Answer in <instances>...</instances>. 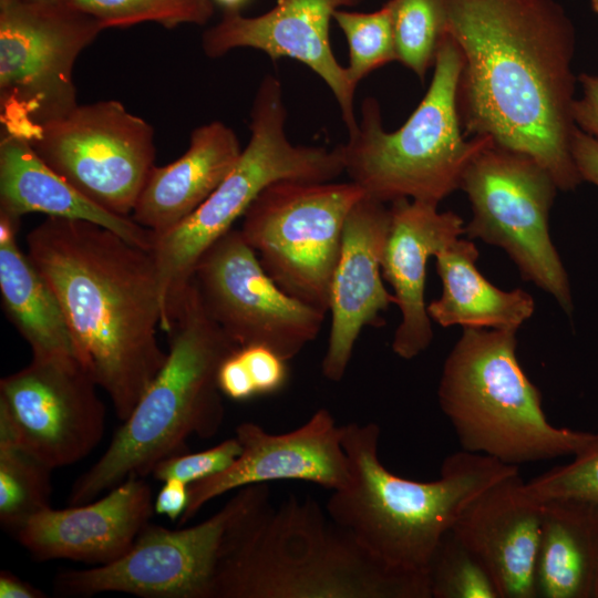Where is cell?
<instances>
[{
  "mask_svg": "<svg viewBox=\"0 0 598 598\" xmlns=\"http://www.w3.org/2000/svg\"><path fill=\"white\" fill-rule=\"evenodd\" d=\"M462 56L457 110L465 136L489 137L544 166L559 190L582 181L576 125V30L555 0H442Z\"/></svg>",
  "mask_w": 598,
  "mask_h": 598,
  "instance_id": "6da1fadb",
  "label": "cell"
},
{
  "mask_svg": "<svg viewBox=\"0 0 598 598\" xmlns=\"http://www.w3.org/2000/svg\"><path fill=\"white\" fill-rule=\"evenodd\" d=\"M28 256L56 296L75 355L123 422L163 367L154 257L116 233L48 217L27 236Z\"/></svg>",
  "mask_w": 598,
  "mask_h": 598,
  "instance_id": "7a4b0ae2",
  "label": "cell"
},
{
  "mask_svg": "<svg viewBox=\"0 0 598 598\" xmlns=\"http://www.w3.org/2000/svg\"><path fill=\"white\" fill-rule=\"evenodd\" d=\"M380 435L373 422L342 425L352 477L347 487L332 492L326 511L379 563L426 575L437 545L465 508L495 483L517 474L518 466L462 450L444 460L437 480L417 482L383 465Z\"/></svg>",
  "mask_w": 598,
  "mask_h": 598,
  "instance_id": "3957f363",
  "label": "cell"
},
{
  "mask_svg": "<svg viewBox=\"0 0 598 598\" xmlns=\"http://www.w3.org/2000/svg\"><path fill=\"white\" fill-rule=\"evenodd\" d=\"M213 598H431L425 574L371 557L310 498L270 501L224 561Z\"/></svg>",
  "mask_w": 598,
  "mask_h": 598,
  "instance_id": "277c9868",
  "label": "cell"
},
{
  "mask_svg": "<svg viewBox=\"0 0 598 598\" xmlns=\"http://www.w3.org/2000/svg\"><path fill=\"white\" fill-rule=\"evenodd\" d=\"M165 362L101 457L73 484L70 505L91 502L163 460L184 453L193 435L213 437L224 421L217 375L238 347L206 311L192 280L167 332Z\"/></svg>",
  "mask_w": 598,
  "mask_h": 598,
  "instance_id": "5b68a950",
  "label": "cell"
},
{
  "mask_svg": "<svg viewBox=\"0 0 598 598\" xmlns=\"http://www.w3.org/2000/svg\"><path fill=\"white\" fill-rule=\"evenodd\" d=\"M516 347L515 330L463 328L445 359L437 399L462 450L516 466L578 454L596 433L549 423Z\"/></svg>",
  "mask_w": 598,
  "mask_h": 598,
  "instance_id": "8992f818",
  "label": "cell"
},
{
  "mask_svg": "<svg viewBox=\"0 0 598 598\" xmlns=\"http://www.w3.org/2000/svg\"><path fill=\"white\" fill-rule=\"evenodd\" d=\"M461 66L460 51L445 32L424 97L394 132L384 130L379 102L363 100L357 130L338 147L344 173L367 196L385 204L408 198L439 205L460 187L468 162L489 140L462 135Z\"/></svg>",
  "mask_w": 598,
  "mask_h": 598,
  "instance_id": "52a82bcc",
  "label": "cell"
},
{
  "mask_svg": "<svg viewBox=\"0 0 598 598\" xmlns=\"http://www.w3.org/2000/svg\"><path fill=\"white\" fill-rule=\"evenodd\" d=\"M282 86L266 75L250 111V137L226 178L186 219L155 238L154 257L162 307L161 328L168 332L177 307L203 254L269 185L285 179L331 182L344 173L339 147L292 144L285 131Z\"/></svg>",
  "mask_w": 598,
  "mask_h": 598,
  "instance_id": "ba28073f",
  "label": "cell"
},
{
  "mask_svg": "<svg viewBox=\"0 0 598 598\" xmlns=\"http://www.w3.org/2000/svg\"><path fill=\"white\" fill-rule=\"evenodd\" d=\"M270 501L266 484L237 489L204 522L168 529L147 524L133 547L107 565L56 575L58 597L122 592L143 598H213L218 573L247 523Z\"/></svg>",
  "mask_w": 598,
  "mask_h": 598,
  "instance_id": "9c48e42d",
  "label": "cell"
},
{
  "mask_svg": "<svg viewBox=\"0 0 598 598\" xmlns=\"http://www.w3.org/2000/svg\"><path fill=\"white\" fill-rule=\"evenodd\" d=\"M102 30L69 3L0 0L1 134L30 142L79 105L73 69Z\"/></svg>",
  "mask_w": 598,
  "mask_h": 598,
  "instance_id": "30bf717a",
  "label": "cell"
},
{
  "mask_svg": "<svg viewBox=\"0 0 598 598\" xmlns=\"http://www.w3.org/2000/svg\"><path fill=\"white\" fill-rule=\"evenodd\" d=\"M458 188L472 208L464 235L502 248L525 280L571 315L569 279L549 234L558 190L550 173L533 157L489 138L468 162Z\"/></svg>",
  "mask_w": 598,
  "mask_h": 598,
  "instance_id": "8fae6325",
  "label": "cell"
},
{
  "mask_svg": "<svg viewBox=\"0 0 598 598\" xmlns=\"http://www.w3.org/2000/svg\"><path fill=\"white\" fill-rule=\"evenodd\" d=\"M364 195L351 181H279L252 202L240 231L286 292L328 313L344 224Z\"/></svg>",
  "mask_w": 598,
  "mask_h": 598,
  "instance_id": "7c38bea8",
  "label": "cell"
},
{
  "mask_svg": "<svg viewBox=\"0 0 598 598\" xmlns=\"http://www.w3.org/2000/svg\"><path fill=\"white\" fill-rule=\"evenodd\" d=\"M30 144L84 196L125 217L155 165L153 127L114 100L78 105L43 125Z\"/></svg>",
  "mask_w": 598,
  "mask_h": 598,
  "instance_id": "4fadbf2b",
  "label": "cell"
},
{
  "mask_svg": "<svg viewBox=\"0 0 598 598\" xmlns=\"http://www.w3.org/2000/svg\"><path fill=\"white\" fill-rule=\"evenodd\" d=\"M193 282L212 319L239 348L265 346L286 361L319 334L327 312L286 292L231 228L199 258Z\"/></svg>",
  "mask_w": 598,
  "mask_h": 598,
  "instance_id": "5bb4252c",
  "label": "cell"
},
{
  "mask_svg": "<svg viewBox=\"0 0 598 598\" xmlns=\"http://www.w3.org/2000/svg\"><path fill=\"white\" fill-rule=\"evenodd\" d=\"M99 385L75 357H32L0 380V436L50 468L86 457L105 431Z\"/></svg>",
  "mask_w": 598,
  "mask_h": 598,
  "instance_id": "9a60e30c",
  "label": "cell"
},
{
  "mask_svg": "<svg viewBox=\"0 0 598 598\" xmlns=\"http://www.w3.org/2000/svg\"><path fill=\"white\" fill-rule=\"evenodd\" d=\"M235 436L241 446L239 456L225 471L189 485L181 525L193 519L214 498L248 485L295 480L333 492L347 487L351 481L342 425L324 408L286 433H269L256 423L244 422L236 427Z\"/></svg>",
  "mask_w": 598,
  "mask_h": 598,
  "instance_id": "2e32d148",
  "label": "cell"
},
{
  "mask_svg": "<svg viewBox=\"0 0 598 598\" xmlns=\"http://www.w3.org/2000/svg\"><path fill=\"white\" fill-rule=\"evenodd\" d=\"M360 1L278 0L271 10L256 17L225 10L220 21L204 32L202 48L212 59L234 49L252 48L272 60L290 58L303 63L331 90L350 134L358 127L355 86L331 50L329 24L337 10Z\"/></svg>",
  "mask_w": 598,
  "mask_h": 598,
  "instance_id": "e0dca14e",
  "label": "cell"
},
{
  "mask_svg": "<svg viewBox=\"0 0 598 598\" xmlns=\"http://www.w3.org/2000/svg\"><path fill=\"white\" fill-rule=\"evenodd\" d=\"M390 221V207L367 195L347 217L330 283L331 323L321 364L329 381L339 382L344 377L363 328L380 327L381 313L395 305L382 276Z\"/></svg>",
  "mask_w": 598,
  "mask_h": 598,
  "instance_id": "ac0fdd59",
  "label": "cell"
},
{
  "mask_svg": "<svg viewBox=\"0 0 598 598\" xmlns=\"http://www.w3.org/2000/svg\"><path fill=\"white\" fill-rule=\"evenodd\" d=\"M154 512L151 486L132 476L94 501L35 514L16 534L37 560L69 559L93 566L122 558Z\"/></svg>",
  "mask_w": 598,
  "mask_h": 598,
  "instance_id": "d6986e66",
  "label": "cell"
},
{
  "mask_svg": "<svg viewBox=\"0 0 598 598\" xmlns=\"http://www.w3.org/2000/svg\"><path fill=\"white\" fill-rule=\"evenodd\" d=\"M542 519L543 503L517 473L478 495L452 530L482 563L499 598H535Z\"/></svg>",
  "mask_w": 598,
  "mask_h": 598,
  "instance_id": "ffe728a7",
  "label": "cell"
},
{
  "mask_svg": "<svg viewBox=\"0 0 598 598\" xmlns=\"http://www.w3.org/2000/svg\"><path fill=\"white\" fill-rule=\"evenodd\" d=\"M439 205L402 198L391 203L390 229L382 260V276L393 289L401 321L393 352L411 360L432 342V320L425 305L426 266L431 257L465 233L464 220Z\"/></svg>",
  "mask_w": 598,
  "mask_h": 598,
  "instance_id": "44dd1931",
  "label": "cell"
},
{
  "mask_svg": "<svg viewBox=\"0 0 598 598\" xmlns=\"http://www.w3.org/2000/svg\"><path fill=\"white\" fill-rule=\"evenodd\" d=\"M235 132L220 121L196 127L176 161L154 165L140 194L133 220L155 238L193 214L230 173L241 154Z\"/></svg>",
  "mask_w": 598,
  "mask_h": 598,
  "instance_id": "7402d4cb",
  "label": "cell"
},
{
  "mask_svg": "<svg viewBox=\"0 0 598 598\" xmlns=\"http://www.w3.org/2000/svg\"><path fill=\"white\" fill-rule=\"evenodd\" d=\"M0 212L21 218L29 213L83 220L105 227L152 251L155 235L132 217L113 214L84 196L37 154L23 137L1 134Z\"/></svg>",
  "mask_w": 598,
  "mask_h": 598,
  "instance_id": "603a6c76",
  "label": "cell"
},
{
  "mask_svg": "<svg viewBox=\"0 0 598 598\" xmlns=\"http://www.w3.org/2000/svg\"><path fill=\"white\" fill-rule=\"evenodd\" d=\"M535 591L540 598H598L597 505L543 503Z\"/></svg>",
  "mask_w": 598,
  "mask_h": 598,
  "instance_id": "cb8c5ba5",
  "label": "cell"
},
{
  "mask_svg": "<svg viewBox=\"0 0 598 598\" xmlns=\"http://www.w3.org/2000/svg\"><path fill=\"white\" fill-rule=\"evenodd\" d=\"M477 258L475 244L461 237L435 255L442 293L426 307L431 320L441 327L517 331L535 311L533 297L492 285L477 269Z\"/></svg>",
  "mask_w": 598,
  "mask_h": 598,
  "instance_id": "d4e9b609",
  "label": "cell"
},
{
  "mask_svg": "<svg viewBox=\"0 0 598 598\" xmlns=\"http://www.w3.org/2000/svg\"><path fill=\"white\" fill-rule=\"evenodd\" d=\"M20 218L0 212L2 308L31 348L32 357H75L61 305L17 241ZM78 359V358H76Z\"/></svg>",
  "mask_w": 598,
  "mask_h": 598,
  "instance_id": "484cf974",
  "label": "cell"
},
{
  "mask_svg": "<svg viewBox=\"0 0 598 598\" xmlns=\"http://www.w3.org/2000/svg\"><path fill=\"white\" fill-rule=\"evenodd\" d=\"M53 470L13 439L0 436V523L13 535L51 507Z\"/></svg>",
  "mask_w": 598,
  "mask_h": 598,
  "instance_id": "4316f807",
  "label": "cell"
},
{
  "mask_svg": "<svg viewBox=\"0 0 598 598\" xmlns=\"http://www.w3.org/2000/svg\"><path fill=\"white\" fill-rule=\"evenodd\" d=\"M396 61L424 80L445 34L442 0H389Z\"/></svg>",
  "mask_w": 598,
  "mask_h": 598,
  "instance_id": "83f0119b",
  "label": "cell"
},
{
  "mask_svg": "<svg viewBox=\"0 0 598 598\" xmlns=\"http://www.w3.org/2000/svg\"><path fill=\"white\" fill-rule=\"evenodd\" d=\"M69 4L94 17L104 29L142 22L168 29L205 24L214 13L213 0H70Z\"/></svg>",
  "mask_w": 598,
  "mask_h": 598,
  "instance_id": "f1b7e54d",
  "label": "cell"
},
{
  "mask_svg": "<svg viewBox=\"0 0 598 598\" xmlns=\"http://www.w3.org/2000/svg\"><path fill=\"white\" fill-rule=\"evenodd\" d=\"M333 19L346 35L351 83H358L374 70L396 61L391 8L386 2L373 12L337 10Z\"/></svg>",
  "mask_w": 598,
  "mask_h": 598,
  "instance_id": "f546056e",
  "label": "cell"
},
{
  "mask_svg": "<svg viewBox=\"0 0 598 598\" xmlns=\"http://www.w3.org/2000/svg\"><path fill=\"white\" fill-rule=\"evenodd\" d=\"M431 598H499L488 573L451 529L429 564Z\"/></svg>",
  "mask_w": 598,
  "mask_h": 598,
  "instance_id": "4dcf8cb0",
  "label": "cell"
},
{
  "mask_svg": "<svg viewBox=\"0 0 598 598\" xmlns=\"http://www.w3.org/2000/svg\"><path fill=\"white\" fill-rule=\"evenodd\" d=\"M525 489L540 503L573 499L598 506V432L571 462L525 482Z\"/></svg>",
  "mask_w": 598,
  "mask_h": 598,
  "instance_id": "1f68e13d",
  "label": "cell"
},
{
  "mask_svg": "<svg viewBox=\"0 0 598 598\" xmlns=\"http://www.w3.org/2000/svg\"><path fill=\"white\" fill-rule=\"evenodd\" d=\"M240 452V443L234 436L200 452L169 456L154 467L152 475L157 481L177 478L192 485L228 468Z\"/></svg>",
  "mask_w": 598,
  "mask_h": 598,
  "instance_id": "d6a6232c",
  "label": "cell"
},
{
  "mask_svg": "<svg viewBox=\"0 0 598 598\" xmlns=\"http://www.w3.org/2000/svg\"><path fill=\"white\" fill-rule=\"evenodd\" d=\"M237 353L257 394H271L285 386L288 379V361L278 353L265 346L239 347Z\"/></svg>",
  "mask_w": 598,
  "mask_h": 598,
  "instance_id": "836d02e7",
  "label": "cell"
},
{
  "mask_svg": "<svg viewBox=\"0 0 598 598\" xmlns=\"http://www.w3.org/2000/svg\"><path fill=\"white\" fill-rule=\"evenodd\" d=\"M580 95L573 103L575 125L598 138V74L580 73L577 76Z\"/></svg>",
  "mask_w": 598,
  "mask_h": 598,
  "instance_id": "e575fe53",
  "label": "cell"
},
{
  "mask_svg": "<svg viewBox=\"0 0 598 598\" xmlns=\"http://www.w3.org/2000/svg\"><path fill=\"white\" fill-rule=\"evenodd\" d=\"M237 349L220 364L217 381L224 395L235 401H245L257 395V392Z\"/></svg>",
  "mask_w": 598,
  "mask_h": 598,
  "instance_id": "d590c367",
  "label": "cell"
},
{
  "mask_svg": "<svg viewBox=\"0 0 598 598\" xmlns=\"http://www.w3.org/2000/svg\"><path fill=\"white\" fill-rule=\"evenodd\" d=\"M570 151L581 181L598 187V138L576 126L571 136Z\"/></svg>",
  "mask_w": 598,
  "mask_h": 598,
  "instance_id": "8d00e7d4",
  "label": "cell"
},
{
  "mask_svg": "<svg viewBox=\"0 0 598 598\" xmlns=\"http://www.w3.org/2000/svg\"><path fill=\"white\" fill-rule=\"evenodd\" d=\"M189 498V485L177 480L169 478L163 482L154 501V512L176 520L186 511Z\"/></svg>",
  "mask_w": 598,
  "mask_h": 598,
  "instance_id": "74e56055",
  "label": "cell"
},
{
  "mask_svg": "<svg viewBox=\"0 0 598 598\" xmlns=\"http://www.w3.org/2000/svg\"><path fill=\"white\" fill-rule=\"evenodd\" d=\"M1 598H44L47 595L8 570L0 573Z\"/></svg>",
  "mask_w": 598,
  "mask_h": 598,
  "instance_id": "f35d334b",
  "label": "cell"
},
{
  "mask_svg": "<svg viewBox=\"0 0 598 598\" xmlns=\"http://www.w3.org/2000/svg\"><path fill=\"white\" fill-rule=\"evenodd\" d=\"M213 1L223 6L225 10H239V8L244 6L247 0H213Z\"/></svg>",
  "mask_w": 598,
  "mask_h": 598,
  "instance_id": "ab89813d",
  "label": "cell"
},
{
  "mask_svg": "<svg viewBox=\"0 0 598 598\" xmlns=\"http://www.w3.org/2000/svg\"><path fill=\"white\" fill-rule=\"evenodd\" d=\"M33 3H69L70 0H23Z\"/></svg>",
  "mask_w": 598,
  "mask_h": 598,
  "instance_id": "60d3db41",
  "label": "cell"
},
{
  "mask_svg": "<svg viewBox=\"0 0 598 598\" xmlns=\"http://www.w3.org/2000/svg\"><path fill=\"white\" fill-rule=\"evenodd\" d=\"M591 9L598 16V0H590Z\"/></svg>",
  "mask_w": 598,
  "mask_h": 598,
  "instance_id": "b9f144b4",
  "label": "cell"
}]
</instances>
